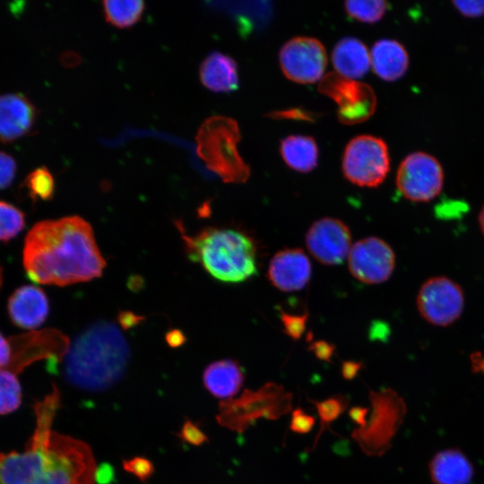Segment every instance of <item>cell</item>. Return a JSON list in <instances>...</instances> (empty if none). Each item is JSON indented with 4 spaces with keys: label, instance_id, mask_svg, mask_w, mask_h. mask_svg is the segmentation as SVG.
Wrapping results in <instances>:
<instances>
[{
    "label": "cell",
    "instance_id": "6da1fadb",
    "mask_svg": "<svg viewBox=\"0 0 484 484\" xmlns=\"http://www.w3.org/2000/svg\"><path fill=\"white\" fill-rule=\"evenodd\" d=\"M22 258L30 280L56 286L99 277L106 265L91 225L79 216L35 224L26 236Z\"/></svg>",
    "mask_w": 484,
    "mask_h": 484
},
{
    "label": "cell",
    "instance_id": "7a4b0ae2",
    "mask_svg": "<svg viewBox=\"0 0 484 484\" xmlns=\"http://www.w3.org/2000/svg\"><path fill=\"white\" fill-rule=\"evenodd\" d=\"M35 415L24 452L0 453V484H93L97 466L90 446L52 431V409L40 407Z\"/></svg>",
    "mask_w": 484,
    "mask_h": 484
},
{
    "label": "cell",
    "instance_id": "3957f363",
    "mask_svg": "<svg viewBox=\"0 0 484 484\" xmlns=\"http://www.w3.org/2000/svg\"><path fill=\"white\" fill-rule=\"evenodd\" d=\"M129 359L128 344L117 326L109 322L96 323L69 345L64 376L78 389L102 392L123 377Z\"/></svg>",
    "mask_w": 484,
    "mask_h": 484
},
{
    "label": "cell",
    "instance_id": "277c9868",
    "mask_svg": "<svg viewBox=\"0 0 484 484\" xmlns=\"http://www.w3.org/2000/svg\"><path fill=\"white\" fill-rule=\"evenodd\" d=\"M184 238L190 259L218 281L238 283L257 272L255 246L239 230L208 228Z\"/></svg>",
    "mask_w": 484,
    "mask_h": 484
},
{
    "label": "cell",
    "instance_id": "5b68a950",
    "mask_svg": "<svg viewBox=\"0 0 484 484\" xmlns=\"http://www.w3.org/2000/svg\"><path fill=\"white\" fill-rule=\"evenodd\" d=\"M240 138L238 123L224 116L207 118L195 137L198 157L226 183H245L250 177V168L237 148Z\"/></svg>",
    "mask_w": 484,
    "mask_h": 484
},
{
    "label": "cell",
    "instance_id": "8992f818",
    "mask_svg": "<svg viewBox=\"0 0 484 484\" xmlns=\"http://www.w3.org/2000/svg\"><path fill=\"white\" fill-rule=\"evenodd\" d=\"M292 394L281 385L269 382L256 391L244 390L238 398L219 403L217 420L242 434L258 419H277L291 410Z\"/></svg>",
    "mask_w": 484,
    "mask_h": 484
},
{
    "label": "cell",
    "instance_id": "52a82bcc",
    "mask_svg": "<svg viewBox=\"0 0 484 484\" xmlns=\"http://www.w3.org/2000/svg\"><path fill=\"white\" fill-rule=\"evenodd\" d=\"M390 170L385 142L373 135H359L349 142L342 157L344 177L359 186L376 187Z\"/></svg>",
    "mask_w": 484,
    "mask_h": 484
},
{
    "label": "cell",
    "instance_id": "ba28073f",
    "mask_svg": "<svg viewBox=\"0 0 484 484\" xmlns=\"http://www.w3.org/2000/svg\"><path fill=\"white\" fill-rule=\"evenodd\" d=\"M444 180L443 167L436 157L425 151H414L400 163L395 184L407 200L427 203L441 193Z\"/></svg>",
    "mask_w": 484,
    "mask_h": 484
},
{
    "label": "cell",
    "instance_id": "9c48e42d",
    "mask_svg": "<svg viewBox=\"0 0 484 484\" xmlns=\"http://www.w3.org/2000/svg\"><path fill=\"white\" fill-rule=\"evenodd\" d=\"M318 90L338 105L341 123L355 125L367 120L376 108V96L370 85L329 73L319 82Z\"/></svg>",
    "mask_w": 484,
    "mask_h": 484
},
{
    "label": "cell",
    "instance_id": "30bf717a",
    "mask_svg": "<svg viewBox=\"0 0 484 484\" xmlns=\"http://www.w3.org/2000/svg\"><path fill=\"white\" fill-rule=\"evenodd\" d=\"M464 302L462 287L446 276H435L425 281L416 298L421 317L442 327L454 324L461 316Z\"/></svg>",
    "mask_w": 484,
    "mask_h": 484
},
{
    "label": "cell",
    "instance_id": "8fae6325",
    "mask_svg": "<svg viewBox=\"0 0 484 484\" xmlns=\"http://www.w3.org/2000/svg\"><path fill=\"white\" fill-rule=\"evenodd\" d=\"M8 340L11 361L7 370L16 375L41 359H47L48 368L55 371L70 345L67 337L55 329L28 332L11 336Z\"/></svg>",
    "mask_w": 484,
    "mask_h": 484
},
{
    "label": "cell",
    "instance_id": "7c38bea8",
    "mask_svg": "<svg viewBox=\"0 0 484 484\" xmlns=\"http://www.w3.org/2000/svg\"><path fill=\"white\" fill-rule=\"evenodd\" d=\"M284 75L298 83H312L321 80L327 65L324 45L310 37H295L287 41L279 54Z\"/></svg>",
    "mask_w": 484,
    "mask_h": 484
},
{
    "label": "cell",
    "instance_id": "4fadbf2b",
    "mask_svg": "<svg viewBox=\"0 0 484 484\" xmlns=\"http://www.w3.org/2000/svg\"><path fill=\"white\" fill-rule=\"evenodd\" d=\"M348 265L355 279L367 284H378L391 277L395 267V255L385 240L368 237L351 246Z\"/></svg>",
    "mask_w": 484,
    "mask_h": 484
},
{
    "label": "cell",
    "instance_id": "5bb4252c",
    "mask_svg": "<svg viewBox=\"0 0 484 484\" xmlns=\"http://www.w3.org/2000/svg\"><path fill=\"white\" fill-rule=\"evenodd\" d=\"M306 246L318 262L337 265L347 257L351 248V234L341 220L325 217L315 221L306 234Z\"/></svg>",
    "mask_w": 484,
    "mask_h": 484
},
{
    "label": "cell",
    "instance_id": "9a60e30c",
    "mask_svg": "<svg viewBox=\"0 0 484 484\" xmlns=\"http://www.w3.org/2000/svg\"><path fill=\"white\" fill-rule=\"evenodd\" d=\"M369 398L373 406L372 416L364 428L354 429L351 436L364 453L376 455L382 454L387 446L397 417L396 410L393 406L392 392L371 391Z\"/></svg>",
    "mask_w": 484,
    "mask_h": 484
},
{
    "label": "cell",
    "instance_id": "2e32d148",
    "mask_svg": "<svg viewBox=\"0 0 484 484\" xmlns=\"http://www.w3.org/2000/svg\"><path fill=\"white\" fill-rule=\"evenodd\" d=\"M311 263L300 248L276 253L270 261L267 276L276 289L290 292L302 290L311 277Z\"/></svg>",
    "mask_w": 484,
    "mask_h": 484
},
{
    "label": "cell",
    "instance_id": "e0dca14e",
    "mask_svg": "<svg viewBox=\"0 0 484 484\" xmlns=\"http://www.w3.org/2000/svg\"><path fill=\"white\" fill-rule=\"evenodd\" d=\"M36 117V107L24 95H0V141L9 143L25 135L33 126Z\"/></svg>",
    "mask_w": 484,
    "mask_h": 484
},
{
    "label": "cell",
    "instance_id": "ac0fdd59",
    "mask_svg": "<svg viewBox=\"0 0 484 484\" xmlns=\"http://www.w3.org/2000/svg\"><path fill=\"white\" fill-rule=\"evenodd\" d=\"M7 310L14 324L23 329H34L46 320L49 305L40 288L26 285L15 290L11 295Z\"/></svg>",
    "mask_w": 484,
    "mask_h": 484
},
{
    "label": "cell",
    "instance_id": "d6986e66",
    "mask_svg": "<svg viewBox=\"0 0 484 484\" xmlns=\"http://www.w3.org/2000/svg\"><path fill=\"white\" fill-rule=\"evenodd\" d=\"M370 64L378 77L393 82L405 74L409 67V55L400 42L385 39L372 47Z\"/></svg>",
    "mask_w": 484,
    "mask_h": 484
},
{
    "label": "cell",
    "instance_id": "ffe728a7",
    "mask_svg": "<svg viewBox=\"0 0 484 484\" xmlns=\"http://www.w3.org/2000/svg\"><path fill=\"white\" fill-rule=\"evenodd\" d=\"M244 380L243 368L238 361L229 359L211 363L203 374V383L206 390L220 399H229L236 395Z\"/></svg>",
    "mask_w": 484,
    "mask_h": 484
},
{
    "label": "cell",
    "instance_id": "44dd1931",
    "mask_svg": "<svg viewBox=\"0 0 484 484\" xmlns=\"http://www.w3.org/2000/svg\"><path fill=\"white\" fill-rule=\"evenodd\" d=\"M199 75L203 85L214 92H229L238 87L237 63L220 52H212L204 58Z\"/></svg>",
    "mask_w": 484,
    "mask_h": 484
},
{
    "label": "cell",
    "instance_id": "7402d4cb",
    "mask_svg": "<svg viewBox=\"0 0 484 484\" xmlns=\"http://www.w3.org/2000/svg\"><path fill=\"white\" fill-rule=\"evenodd\" d=\"M332 61L337 73L353 80L365 75L371 65L366 45L351 37L343 38L335 45Z\"/></svg>",
    "mask_w": 484,
    "mask_h": 484
},
{
    "label": "cell",
    "instance_id": "603a6c76",
    "mask_svg": "<svg viewBox=\"0 0 484 484\" xmlns=\"http://www.w3.org/2000/svg\"><path fill=\"white\" fill-rule=\"evenodd\" d=\"M430 471L436 484H469L473 473L467 458L455 450L438 453L430 464Z\"/></svg>",
    "mask_w": 484,
    "mask_h": 484
},
{
    "label": "cell",
    "instance_id": "cb8c5ba5",
    "mask_svg": "<svg viewBox=\"0 0 484 484\" xmlns=\"http://www.w3.org/2000/svg\"><path fill=\"white\" fill-rule=\"evenodd\" d=\"M281 154L285 163L298 172H309L317 165L318 148L314 138L290 135L281 143Z\"/></svg>",
    "mask_w": 484,
    "mask_h": 484
},
{
    "label": "cell",
    "instance_id": "d4e9b609",
    "mask_svg": "<svg viewBox=\"0 0 484 484\" xmlns=\"http://www.w3.org/2000/svg\"><path fill=\"white\" fill-rule=\"evenodd\" d=\"M106 21L117 28H127L136 23L145 8L143 1H103Z\"/></svg>",
    "mask_w": 484,
    "mask_h": 484
},
{
    "label": "cell",
    "instance_id": "484cf974",
    "mask_svg": "<svg viewBox=\"0 0 484 484\" xmlns=\"http://www.w3.org/2000/svg\"><path fill=\"white\" fill-rule=\"evenodd\" d=\"M313 403L319 414L320 429L314 442V448L316 446L319 436L325 429H331L330 424L341 416L347 409L349 398L343 394L333 395L324 401L308 400Z\"/></svg>",
    "mask_w": 484,
    "mask_h": 484
},
{
    "label": "cell",
    "instance_id": "4316f807",
    "mask_svg": "<svg viewBox=\"0 0 484 484\" xmlns=\"http://www.w3.org/2000/svg\"><path fill=\"white\" fill-rule=\"evenodd\" d=\"M22 403V387L17 375L0 370V415L16 411Z\"/></svg>",
    "mask_w": 484,
    "mask_h": 484
},
{
    "label": "cell",
    "instance_id": "83f0119b",
    "mask_svg": "<svg viewBox=\"0 0 484 484\" xmlns=\"http://www.w3.org/2000/svg\"><path fill=\"white\" fill-rule=\"evenodd\" d=\"M29 195L33 201L52 199L55 192V181L51 172L45 166L31 171L24 180Z\"/></svg>",
    "mask_w": 484,
    "mask_h": 484
},
{
    "label": "cell",
    "instance_id": "f1b7e54d",
    "mask_svg": "<svg viewBox=\"0 0 484 484\" xmlns=\"http://www.w3.org/2000/svg\"><path fill=\"white\" fill-rule=\"evenodd\" d=\"M347 13L357 21L363 22H376L385 13L388 4L382 0L347 1Z\"/></svg>",
    "mask_w": 484,
    "mask_h": 484
},
{
    "label": "cell",
    "instance_id": "f546056e",
    "mask_svg": "<svg viewBox=\"0 0 484 484\" xmlns=\"http://www.w3.org/2000/svg\"><path fill=\"white\" fill-rule=\"evenodd\" d=\"M24 225L23 212L13 204L0 201V240L13 238L23 229Z\"/></svg>",
    "mask_w": 484,
    "mask_h": 484
},
{
    "label": "cell",
    "instance_id": "4dcf8cb0",
    "mask_svg": "<svg viewBox=\"0 0 484 484\" xmlns=\"http://www.w3.org/2000/svg\"><path fill=\"white\" fill-rule=\"evenodd\" d=\"M122 466L125 471L136 476L142 482H146L155 471L152 462L143 456L124 460Z\"/></svg>",
    "mask_w": 484,
    "mask_h": 484
},
{
    "label": "cell",
    "instance_id": "1f68e13d",
    "mask_svg": "<svg viewBox=\"0 0 484 484\" xmlns=\"http://www.w3.org/2000/svg\"><path fill=\"white\" fill-rule=\"evenodd\" d=\"M177 436L184 443L194 446H200L209 442L205 433L190 419H186L183 423Z\"/></svg>",
    "mask_w": 484,
    "mask_h": 484
},
{
    "label": "cell",
    "instance_id": "d6a6232c",
    "mask_svg": "<svg viewBox=\"0 0 484 484\" xmlns=\"http://www.w3.org/2000/svg\"><path fill=\"white\" fill-rule=\"evenodd\" d=\"M315 423V418L307 414L300 407L292 411L290 428L298 434L308 433Z\"/></svg>",
    "mask_w": 484,
    "mask_h": 484
},
{
    "label": "cell",
    "instance_id": "836d02e7",
    "mask_svg": "<svg viewBox=\"0 0 484 484\" xmlns=\"http://www.w3.org/2000/svg\"><path fill=\"white\" fill-rule=\"evenodd\" d=\"M16 162L5 152L0 151V189L9 186L15 176Z\"/></svg>",
    "mask_w": 484,
    "mask_h": 484
},
{
    "label": "cell",
    "instance_id": "e575fe53",
    "mask_svg": "<svg viewBox=\"0 0 484 484\" xmlns=\"http://www.w3.org/2000/svg\"><path fill=\"white\" fill-rule=\"evenodd\" d=\"M454 8L463 16L477 18L484 15V0L452 1Z\"/></svg>",
    "mask_w": 484,
    "mask_h": 484
},
{
    "label": "cell",
    "instance_id": "d590c367",
    "mask_svg": "<svg viewBox=\"0 0 484 484\" xmlns=\"http://www.w3.org/2000/svg\"><path fill=\"white\" fill-rule=\"evenodd\" d=\"M115 480V471L111 464L103 462L96 468L95 481L98 484H111Z\"/></svg>",
    "mask_w": 484,
    "mask_h": 484
},
{
    "label": "cell",
    "instance_id": "8d00e7d4",
    "mask_svg": "<svg viewBox=\"0 0 484 484\" xmlns=\"http://www.w3.org/2000/svg\"><path fill=\"white\" fill-rule=\"evenodd\" d=\"M283 322L289 334L294 337H298L304 329L303 317H290L284 315Z\"/></svg>",
    "mask_w": 484,
    "mask_h": 484
},
{
    "label": "cell",
    "instance_id": "74e56055",
    "mask_svg": "<svg viewBox=\"0 0 484 484\" xmlns=\"http://www.w3.org/2000/svg\"><path fill=\"white\" fill-rule=\"evenodd\" d=\"M11 361V346L8 338L0 333V370H7Z\"/></svg>",
    "mask_w": 484,
    "mask_h": 484
},
{
    "label": "cell",
    "instance_id": "f35d334b",
    "mask_svg": "<svg viewBox=\"0 0 484 484\" xmlns=\"http://www.w3.org/2000/svg\"><path fill=\"white\" fill-rule=\"evenodd\" d=\"M368 412V408L355 406L349 411V416L359 428H364L367 424L366 419Z\"/></svg>",
    "mask_w": 484,
    "mask_h": 484
},
{
    "label": "cell",
    "instance_id": "ab89813d",
    "mask_svg": "<svg viewBox=\"0 0 484 484\" xmlns=\"http://www.w3.org/2000/svg\"><path fill=\"white\" fill-rule=\"evenodd\" d=\"M271 117H281V118H298V119H305V120H310L311 115L307 113L306 111H300L299 109H290L286 111H279L275 112L271 115Z\"/></svg>",
    "mask_w": 484,
    "mask_h": 484
},
{
    "label": "cell",
    "instance_id": "60d3db41",
    "mask_svg": "<svg viewBox=\"0 0 484 484\" xmlns=\"http://www.w3.org/2000/svg\"><path fill=\"white\" fill-rule=\"evenodd\" d=\"M361 368V364L357 362L347 361L342 364V376L346 380H352Z\"/></svg>",
    "mask_w": 484,
    "mask_h": 484
},
{
    "label": "cell",
    "instance_id": "b9f144b4",
    "mask_svg": "<svg viewBox=\"0 0 484 484\" xmlns=\"http://www.w3.org/2000/svg\"><path fill=\"white\" fill-rule=\"evenodd\" d=\"M314 351L316 354L317 358L324 359V360H329L333 354V349L332 347L324 344H316L314 348Z\"/></svg>",
    "mask_w": 484,
    "mask_h": 484
},
{
    "label": "cell",
    "instance_id": "7bdbcfd3",
    "mask_svg": "<svg viewBox=\"0 0 484 484\" xmlns=\"http://www.w3.org/2000/svg\"><path fill=\"white\" fill-rule=\"evenodd\" d=\"M173 333H170L169 337H168V342L172 347H177L183 342V337L182 335L177 336L176 332Z\"/></svg>",
    "mask_w": 484,
    "mask_h": 484
},
{
    "label": "cell",
    "instance_id": "ee69618b",
    "mask_svg": "<svg viewBox=\"0 0 484 484\" xmlns=\"http://www.w3.org/2000/svg\"><path fill=\"white\" fill-rule=\"evenodd\" d=\"M478 223L482 235L484 236V205L481 207L478 215Z\"/></svg>",
    "mask_w": 484,
    "mask_h": 484
},
{
    "label": "cell",
    "instance_id": "f6af8a7d",
    "mask_svg": "<svg viewBox=\"0 0 484 484\" xmlns=\"http://www.w3.org/2000/svg\"><path fill=\"white\" fill-rule=\"evenodd\" d=\"M2 282H3V271H2V268L0 266V288L2 286Z\"/></svg>",
    "mask_w": 484,
    "mask_h": 484
}]
</instances>
